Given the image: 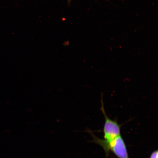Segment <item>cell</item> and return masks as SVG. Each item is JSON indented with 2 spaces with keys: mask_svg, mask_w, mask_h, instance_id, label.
<instances>
[{
  "mask_svg": "<svg viewBox=\"0 0 158 158\" xmlns=\"http://www.w3.org/2000/svg\"><path fill=\"white\" fill-rule=\"evenodd\" d=\"M158 153L157 150L153 151L150 155L149 158H158Z\"/></svg>",
  "mask_w": 158,
  "mask_h": 158,
  "instance_id": "cell-3",
  "label": "cell"
},
{
  "mask_svg": "<svg viewBox=\"0 0 158 158\" xmlns=\"http://www.w3.org/2000/svg\"><path fill=\"white\" fill-rule=\"evenodd\" d=\"M88 132L93 138L92 142L98 144L103 148L106 158L109 156L110 151L118 158H129L126 143L121 134L112 141L108 142L97 137L91 131Z\"/></svg>",
  "mask_w": 158,
  "mask_h": 158,
  "instance_id": "cell-1",
  "label": "cell"
},
{
  "mask_svg": "<svg viewBox=\"0 0 158 158\" xmlns=\"http://www.w3.org/2000/svg\"><path fill=\"white\" fill-rule=\"evenodd\" d=\"M102 106L100 110L103 114L105 118L103 130L104 137V140L109 142L120 135L121 126L118 123L116 120H112L108 117L104 109L102 97Z\"/></svg>",
  "mask_w": 158,
  "mask_h": 158,
  "instance_id": "cell-2",
  "label": "cell"
}]
</instances>
